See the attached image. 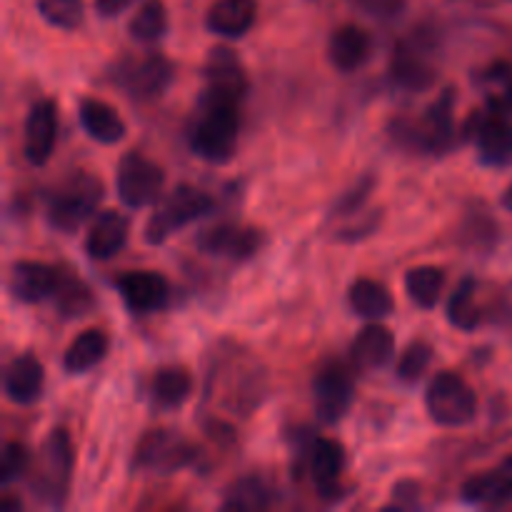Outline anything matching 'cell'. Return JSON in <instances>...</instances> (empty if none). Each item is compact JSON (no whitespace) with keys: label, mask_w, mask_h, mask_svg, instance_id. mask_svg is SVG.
<instances>
[{"label":"cell","mask_w":512,"mask_h":512,"mask_svg":"<svg viewBox=\"0 0 512 512\" xmlns=\"http://www.w3.org/2000/svg\"><path fill=\"white\" fill-rule=\"evenodd\" d=\"M460 498L473 505H505L512 500V455L495 470L465 480Z\"/></svg>","instance_id":"obj_20"},{"label":"cell","mask_w":512,"mask_h":512,"mask_svg":"<svg viewBox=\"0 0 512 512\" xmlns=\"http://www.w3.org/2000/svg\"><path fill=\"white\" fill-rule=\"evenodd\" d=\"M393 80L400 88L408 90H425L435 83V63H433V48L425 43L420 35L403 40L395 45L393 55Z\"/></svg>","instance_id":"obj_12"},{"label":"cell","mask_w":512,"mask_h":512,"mask_svg":"<svg viewBox=\"0 0 512 512\" xmlns=\"http://www.w3.org/2000/svg\"><path fill=\"white\" fill-rule=\"evenodd\" d=\"M55 298H58V308L63 310L68 318H73V315H85L93 308V295H90V290L85 288L83 283H78V280H60V288L58 293H55Z\"/></svg>","instance_id":"obj_36"},{"label":"cell","mask_w":512,"mask_h":512,"mask_svg":"<svg viewBox=\"0 0 512 512\" xmlns=\"http://www.w3.org/2000/svg\"><path fill=\"white\" fill-rule=\"evenodd\" d=\"M58 270L35 260H20L10 270V293L20 303H40L55 298L60 288Z\"/></svg>","instance_id":"obj_16"},{"label":"cell","mask_w":512,"mask_h":512,"mask_svg":"<svg viewBox=\"0 0 512 512\" xmlns=\"http://www.w3.org/2000/svg\"><path fill=\"white\" fill-rule=\"evenodd\" d=\"M130 223L118 210H103L85 235V253L93 260H110L128 243Z\"/></svg>","instance_id":"obj_18"},{"label":"cell","mask_w":512,"mask_h":512,"mask_svg":"<svg viewBox=\"0 0 512 512\" xmlns=\"http://www.w3.org/2000/svg\"><path fill=\"white\" fill-rule=\"evenodd\" d=\"M373 53V40L360 25H340L328 45V58L340 73H353L363 68Z\"/></svg>","instance_id":"obj_22"},{"label":"cell","mask_w":512,"mask_h":512,"mask_svg":"<svg viewBox=\"0 0 512 512\" xmlns=\"http://www.w3.org/2000/svg\"><path fill=\"white\" fill-rule=\"evenodd\" d=\"M168 33V8L163 0H145L130 20V35L138 43H158Z\"/></svg>","instance_id":"obj_31"},{"label":"cell","mask_w":512,"mask_h":512,"mask_svg":"<svg viewBox=\"0 0 512 512\" xmlns=\"http://www.w3.org/2000/svg\"><path fill=\"white\" fill-rule=\"evenodd\" d=\"M78 120L83 125L85 133L95 140V143L113 145L123 140L125 123L118 115L113 105L98 98H83L78 103Z\"/></svg>","instance_id":"obj_25"},{"label":"cell","mask_w":512,"mask_h":512,"mask_svg":"<svg viewBox=\"0 0 512 512\" xmlns=\"http://www.w3.org/2000/svg\"><path fill=\"white\" fill-rule=\"evenodd\" d=\"M448 320L455 325L458 330H475L480 325V310L475 305V280L465 278L463 283L455 288L453 298L448 303Z\"/></svg>","instance_id":"obj_33"},{"label":"cell","mask_w":512,"mask_h":512,"mask_svg":"<svg viewBox=\"0 0 512 512\" xmlns=\"http://www.w3.org/2000/svg\"><path fill=\"white\" fill-rule=\"evenodd\" d=\"M443 288L445 273L435 265H420V268L408 270V275H405V290H408L410 300L423 310H433L440 303Z\"/></svg>","instance_id":"obj_29"},{"label":"cell","mask_w":512,"mask_h":512,"mask_svg":"<svg viewBox=\"0 0 512 512\" xmlns=\"http://www.w3.org/2000/svg\"><path fill=\"white\" fill-rule=\"evenodd\" d=\"M348 300H350V308H353L360 318H368V320L388 318L395 308L390 290L385 288V285H380L378 280H370V278L355 280L353 288H350L348 293Z\"/></svg>","instance_id":"obj_28"},{"label":"cell","mask_w":512,"mask_h":512,"mask_svg":"<svg viewBox=\"0 0 512 512\" xmlns=\"http://www.w3.org/2000/svg\"><path fill=\"white\" fill-rule=\"evenodd\" d=\"M425 408L438 425L460 428L478 415V398L460 375L438 373L425 390Z\"/></svg>","instance_id":"obj_5"},{"label":"cell","mask_w":512,"mask_h":512,"mask_svg":"<svg viewBox=\"0 0 512 512\" xmlns=\"http://www.w3.org/2000/svg\"><path fill=\"white\" fill-rule=\"evenodd\" d=\"M260 243H263V235L255 228H243V225L223 223L215 225V228L205 230L198 238L200 250L213 255H225V258L233 260H248L258 253Z\"/></svg>","instance_id":"obj_17"},{"label":"cell","mask_w":512,"mask_h":512,"mask_svg":"<svg viewBox=\"0 0 512 512\" xmlns=\"http://www.w3.org/2000/svg\"><path fill=\"white\" fill-rule=\"evenodd\" d=\"M270 505V490L255 475L238 478L223 498V510H265Z\"/></svg>","instance_id":"obj_32"},{"label":"cell","mask_w":512,"mask_h":512,"mask_svg":"<svg viewBox=\"0 0 512 512\" xmlns=\"http://www.w3.org/2000/svg\"><path fill=\"white\" fill-rule=\"evenodd\" d=\"M345 468V453L340 443L330 438L315 440L310 448V475H313L318 493L323 498H338L340 495V475Z\"/></svg>","instance_id":"obj_23"},{"label":"cell","mask_w":512,"mask_h":512,"mask_svg":"<svg viewBox=\"0 0 512 512\" xmlns=\"http://www.w3.org/2000/svg\"><path fill=\"white\" fill-rule=\"evenodd\" d=\"M455 90L448 88L438 95L423 118H395L388 135L403 150L420 155H443L458 143L455 128Z\"/></svg>","instance_id":"obj_1"},{"label":"cell","mask_w":512,"mask_h":512,"mask_svg":"<svg viewBox=\"0 0 512 512\" xmlns=\"http://www.w3.org/2000/svg\"><path fill=\"white\" fill-rule=\"evenodd\" d=\"M430 363H433V345L425 343V340H415L400 355L398 378L408 385L420 383L423 375L428 373Z\"/></svg>","instance_id":"obj_34"},{"label":"cell","mask_w":512,"mask_h":512,"mask_svg":"<svg viewBox=\"0 0 512 512\" xmlns=\"http://www.w3.org/2000/svg\"><path fill=\"white\" fill-rule=\"evenodd\" d=\"M110 340L103 330L90 328L83 330L73 343L68 345L63 355V370L68 375H83L88 370H93L95 365L103 363L105 355H108Z\"/></svg>","instance_id":"obj_26"},{"label":"cell","mask_w":512,"mask_h":512,"mask_svg":"<svg viewBox=\"0 0 512 512\" xmlns=\"http://www.w3.org/2000/svg\"><path fill=\"white\" fill-rule=\"evenodd\" d=\"M195 460V448L185 443L173 430H153L145 435L135 450V468L155 470V473H173L188 468Z\"/></svg>","instance_id":"obj_11"},{"label":"cell","mask_w":512,"mask_h":512,"mask_svg":"<svg viewBox=\"0 0 512 512\" xmlns=\"http://www.w3.org/2000/svg\"><path fill=\"white\" fill-rule=\"evenodd\" d=\"M363 10H368L370 15H395L400 8H403V0H355Z\"/></svg>","instance_id":"obj_39"},{"label":"cell","mask_w":512,"mask_h":512,"mask_svg":"<svg viewBox=\"0 0 512 512\" xmlns=\"http://www.w3.org/2000/svg\"><path fill=\"white\" fill-rule=\"evenodd\" d=\"M115 285H118V293L123 298L125 308L140 315L165 308L170 298L168 280L158 273L133 270V273H125Z\"/></svg>","instance_id":"obj_15"},{"label":"cell","mask_w":512,"mask_h":512,"mask_svg":"<svg viewBox=\"0 0 512 512\" xmlns=\"http://www.w3.org/2000/svg\"><path fill=\"white\" fill-rule=\"evenodd\" d=\"M135 0H95V13L100 18H118L123 10H128Z\"/></svg>","instance_id":"obj_40"},{"label":"cell","mask_w":512,"mask_h":512,"mask_svg":"<svg viewBox=\"0 0 512 512\" xmlns=\"http://www.w3.org/2000/svg\"><path fill=\"white\" fill-rule=\"evenodd\" d=\"M103 200V183L90 173H75L48 200L45 218L60 233L78 230Z\"/></svg>","instance_id":"obj_3"},{"label":"cell","mask_w":512,"mask_h":512,"mask_svg":"<svg viewBox=\"0 0 512 512\" xmlns=\"http://www.w3.org/2000/svg\"><path fill=\"white\" fill-rule=\"evenodd\" d=\"M173 75V63L163 55L153 53L145 58L123 60L115 73V83L133 100H150L165 93V88L173 83Z\"/></svg>","instance_id":"obj_7"},{"label":"cell","mask_w":512,"mask_h":512,"mask_svg":"<svg viewBox=\"0 0 512 512\" xmlns=\"http://www.w3.org/2000/svg\"><path fill=\"white\" fill-rule=\"evenodd\" d=\"M315 413L320 423L335 425L345 418L355 395V380L340 363H328L318 370L313 383Z\"/></svg>","instance_id":"obj_9"},{"label":"cell","mask_w":512,"mask_h":512,"mask_svg":"<svg viewBox=\"0 0 512 512\" xmlns=\"http://www.w3.org/2000/svg\"><path fill=\"white\" fill-rule=\"evenodd\" d=\"M475 85L483 93L485 103L493 113H512V65L505 60H495L488 68L478 70Z\"/></svg>","instance_id":"obj_27"},{"label":"cell","mask_w":512,"mask_h":512,"mask_svg":"<svg viewBox=\"0 0 512 512\" xmlns=\"http://www.w3.org/2000/svg\"><path fill=\"white\" fill-rule=\"evenodd\" d=\"M465 138L478 145V158L490 168L512 165V123L503 113H475L463 128Z\"/></svg>","instance_id":"obj_8"},{"label":"cell","mask_w":512,"mask_h":512,"mask_svg":"<svg viewBox=\"0 0 512 512\" xmlns=\"http://www.w3.org/2000/svg\"><path fill=\"white\" fill-rule=\"evenodd\" d=\"M503 208L512 210V185H510V188L505 190V193H503Z\"/></svg>","instance_id":"obj_42"},{"label":"cell","mask_w":512,"mask_h":512,"mask_svg":"<svg viewBox=\"0 0 512 512\" xmlns=\"http://www.w3.org/2000/svg\"><path fill=\"white\" fill-rule=\"evenodd\" d=\"M30 455L28 448L18 440H8L3 445V455H0V483L10 485L28 470Z\"/></svg>","instance_id":"obj_37"},{"label":"cell","mask_w":512,"mask_h":512,"mask_svg":"<svg viewBox=\"0 0 512 512\" xmlns=\"http://www.w3.org/2000/svg\"><path fill=\"white\" fill-rule=\"evenodd\" d=\"M163 183L165 173L160 170V165H155L145 155L133 150V153L120 158L118 173H115V190L128 208H145V205L158 203Z\"/></svg>","instance_id":"obj_6"},{"label":"cell","mask_w":512,"mask_h":512,"mask_svg":"<svg viewBox=\"0 0 512 512\" xmlns=\"http://www.w3.org/2000/svg\"><path fill=\"white\" fill-rule=\"evenodd\" d=\"M58 140V105L43 98L30 108L23 130V153L30 165H45Z\"/></svg>","instance_id":"obj_13"},{"label":"cell","mask_w":512,"mask_h":512,"mask_svg":"<svg viewBox=\"0 0 512 512\" xmlns=\"http://www.w3.org/2000/svg\"><path fill=\"white\" fill-rule=\"evenodd\" d=\"M238 133V103L203 98V113L190 135L193 153L213 165L228 163L238 150Z\"/></svg>","instance_id":"obj_2"},{"label":"cell","mask_w":512,"mask_h":512,"mask_svg":"<svg viewBox=\"0 0 512 512\" xmlns=\"http://www.w3.org/2000/svg\"><path fill=\"white\" fill-rule=\"evenodd\" d=\"M395 355V335L390 333V328L380 323L365 325L358 333V338L353 340V348H350V358L353 365L363 373H373V370L385 368V365L393 360Z\"/></svg>","instance_id":"obj_19"},{"label":"cell","mask_w":512,"mask_h":512,"mask_svg":"<svg viewBox=\"0 0 512 512\" xmlns=\"http://www.w3.org/2000/svg\"><path fill=\"white\" fill-rule=\"evenodd\" d=\"M205 78V98L208 100H228L240 103L248 90V75L238 55L225 45H218L208 53L203 65Z\"/></svg>","instance_id":"obj_10"},{"label":"cell","mask_w":512,"mask_h":512,"mask_svg":"<svg viewBox=\"0 0 512 512\" xmlns=\"http://www.w3.org/2000/svg\"><path fill=\"white\" fill-rule=\"evenodd\" d=\"M373 183H375L373 178H363V180H360V183L355 185L353 190H348V193H345L343 198L338 200V205H335L333 215H350V213H355V210L363 208V203H365V200H368L370 190H373Z\"/></svg>","instance_id":"obj_38"},{"label":"cell","mask_w":512,"mask_h":512,"mask_svg":"<svg viewBox=\"0 0 512 512\" xmlns=\"http://www.w3.org/2000/svg\"><path fill=\"white\" fill-rule=\"evenodd\" d=\"M153 400L160 408H180L193 393V380L183 368H163L153 378Z\"/></svg>","instance_id":"obj_30"},{"label":"cell","mask_w":512,"mask_h":512,"mask_svg":"<svg viewBox=\"0 0 512 512\" xmlns=\"http://www.w3.org/2000/svg\"><path fill=\"white\" fill-rule=\"evenodd\" d=\"M255 18H258L255 0H215L205 25L220 38H243L255 25Z\"/></svg>","instance_id":"obj_24"},{"label":"cell","mask_w":512,"mask_h":512,"mask_svg":"<svg viewBox=\"0 0 512 512\" xmlns=\"http://www.w3.org/2000/svg\"><path fill=\"white\" fill-rule=\"evenodd\" d=\"M43 365L33 355H18L8 363L3 375V390L15 405H33L43 395Z\"/></svg>","instance_id":"obj_21"},{"label":"cell","mask_w":512,"mask_h":512,"mask_svg":"<svg viewBox=\"0 0 512 512\" xmlns=\"http://www.w3.org/2000/svg\"><path fill=\"white\" fill-rule=\"evenodd\" d=\"M70 470H73V445L65 430H53L45 443L43 453V473L35 480L38 495L53 500L55 505L63 503L65 485H68Z\"/></svg>","instance_id":"obj_14"},{"label":"cell","mask_w":512,"mask_h":512,"mask_svg":"<svg viewBox=\"0 0 512 512\" xmlns=\"http://www.w3.org/2000/svg\"><path fill=\"white\" fill-rule=\"evenodd\" d=\"M215 208V200L203 190L193 188V185H178L173 193L155 208V213L148 218L145 225V240L150 245H160L175 233V230L185 228L193 220L203 218Z\"/></svg>","instance_id":"obj_4"},{"label":"cell","mask_w":512,"mask_h":512,"mask_svg":"<svg viewBox=\"0 0 512 512\" xmlns=\"http://www.w3.org/2000/svg\"><path fill=\"white\" fill-rule=\"evenodd\" d=\"M38 13L55 28L75 30L83 20V0H38Z\"/></svg>","instance_id":"obj_35"},{"label":"cell","mask_w":512,"mask_h":512,"mask_svg":"<svg viewBox=\"0 0 512 512\" xmlns=\"http://www.w3.org/2000/svg\"><path fill=\"white\" fill-rule=\"evenodd\" d=\"M0 510H20V503H18V500L5 498L3 503H0Z\"/></svg>","instance_id":"obj_41"}]
</instances>
